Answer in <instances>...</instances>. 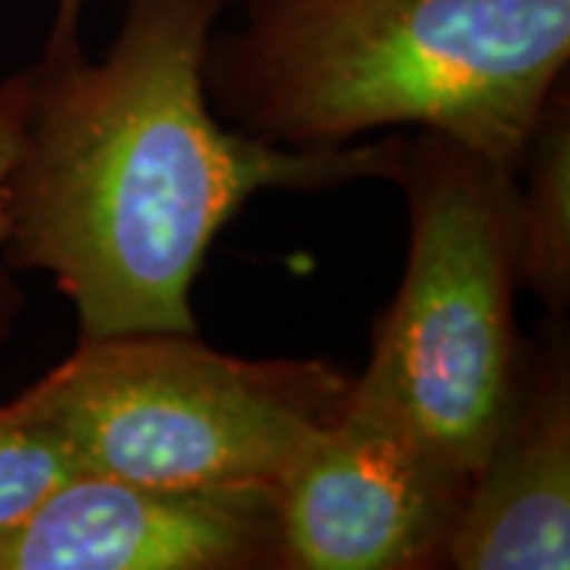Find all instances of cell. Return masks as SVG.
<instances>
[{"instance_id":"1","label":"cell","mask_w":570,"mask_h":570,"mask_svg":"<svg viewBox=\"0 0 570 570\" xmlns=\"http://www.w3.org/2000/svg\"><path fill=\"white\" fill-rule=\"evenodd\" d=\"M232 0H127L102 61L48 41L7 175L10 264L48 273L80 340L197 333L190 285L257 190L396 175L403 140L285 149L219 121L206 48Z\"/></svg>"},{"instance_id":"2","label":"cell","mask_w":570,"mask_h":570,"mask_svg":"<svg viewBox=\"0 0 570 570\" xmlns=\"http://www.w3.org/2000/svg\"><path fill=\"white\" fill-rule=\"evenodd\" d=\"M209 39L213 111L285 149L384 127L444 134L520 175L570 58V0H238Z\"/></svg>"},{"instance_id":"3","label":"cell","mask_w":570,"mask_h":570,"mask_svg":"<svg viewBox=\"0 0 570 570\" xmlns=\"http://www.w3.org/2000/svg\"><path fill=\"white\" fill-rule=\"evenodd\" d=\"M393 181L406 190V273L358 381L472 479L523 362L513 326L517 175L419 130L403 142Z\"/></svg>"},{"instance_id":"4","label":"cell","mask_w":570,"mask_h":570,"mask_svg":"<svg viewBox=\"0 0 570 570\" xmlns=\"http://www.w3.org/2000/svg\"><path fill=\"white\" fill-rule=\"evenodd\" d=\"M352 377L321 358H238L194 333L80 340L20 400L82 472L146 485L276 489L346 406Z\"/></svg>"},{"instance_id":"5","label":"cell","mask_w":570,"mask_h":570,"mask_svg":"<svg viewBox=\"0 0 570 570\" xmlns=\"http://www.w3.org/2000/svg\"><path fill=\"white\" fill-rule=\"evenodd\" d=\"M469 482L355 377L346 406L276 485L283 568H438Z\"/></svg>"},{"instance_id":"6","label":"cell","mask_w":570,"mask_h":570,"mask_svg":"<svg viewBox=\"0 0 570 570\" xmlns=\"http://www.w3.org/2000/svg\"><path fill=\"white\" fill-rule=\"evenodd\" d=\"M283 568L269 485L175 489L77 472L0 530V570Z\"/></svg>"},{"instance_id":"7","label":"cell","mask_w":570,"mask_h":570,"mask_svg":"<svg viewBox=\"0 0 570 570\" xmlns=\"http://www.w3.org/2000/svg\"><path fill=\"white\" fill-rule=\"evenodd\" d=\"M444 564L460 570L570 568V384L551 355H523L508 415L498 428Z\"/></svg>"},{"instance_id":"8","label":"cell","mask_w":570,"mask_h":570,"mask_svg":"<svg viewBox=\"0 0 570 570\" xmlns=\"http://www.w3.org/2000/svg\"><path fill=\"white\" fill-rule=\"evenodd\" d=\"M527 187L517 184V269L520 283L564 311L570 295V121L568 99L551 96L527 156Z\"/></svg>"},{"instance_id":"9","label":"cell","mask_w":570,"mask_h":570,"mask_svg":"<svg viewBox=\"0 0 570 570\" xmlns=\"http://www.w3.org/2000/svg\"><path fill=\"white\" fill-rule=\"evenodd\" d=\"M77 472L70 448L22 400L0 406V530L29 517Z\"/></svg>"},{"instance_id":"10","label":"cell","mask_w":570,"mask_h":570,"mask_svg":"<svg viewBox=\"0 0 570 570\" xmlns=\"http://www.w3.org/2000/svg\"><path fill=\"white\" fill-rule=\"evenodd\" d=\"M26 102H29V70L0 82V245L7 232V175L17 159Z\"/></svg>"},{"instance_id":"11","label":"cell","mask_w":570,"mask_h":570,"mask_svg":"<svg viewBox=\"0 0 570 570\" xmlns=\"http://www.w3.org/2000/svg\"><path fill=\"white\" fill-rule=\"evenodd\" d=\"M82 3H86V0H58V13H55V26H51L48 41H61L70 39V36H80Z\"/></svg>"}]
</instances>
